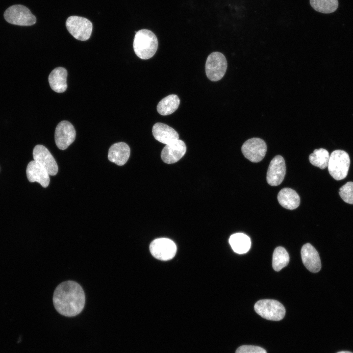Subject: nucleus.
<instances>
[{
	"mask_svg": "<svg viewBox=\"0 0 353 353\" xmlns=\"http://www.w3.org/2000/svg\"><path fill=\"white\" fill-rule=\"evenodd\" d=\"M53 303L57 311L67 317H74L83 310L85 303L84 292L77 282L68 280L59 284L53 296Z\"/></svg>",
	"mask_w": 353,
	"mask_h": 353,
	"instance_id": "nucleus-1",
	"label": "nucleus"
},
{
	"mask_svg": "<svg viewBox=\"0 0 353 353\" xmlns=\"http://www.w3.org/2000/svg\"><path fill=\"white\" fill-rule=\"evenodd\" d=\"M133 47L135 53L139 58L150 59L154 55L157 50V37L151 30L141 29L136 32Z\"/></svg>",
	"mask_w": 353,
	"mask_h": 353,
	"instance_id": "nucleus-2",
	"label": "nucleus"
},
{
	"mask_svg": "<svg viewBox=\"0 0 353 353\" xmlns=\"http://www.w3.org/2000/svg\"><path fill=\"white\" fill-rule=\"evenodd\" d=\"M350 165V159L348 153L341 150H335L329 156L328 170L334 179L340 180L347 176Z\"/></svg>",
	"mask_w": 353,
	"mask_h": 353,
	"instance_id": "nucleus-3",
	"label": "nucleus"
},
{
	"mask_svg": "<svg viewBox=\"0 0 353 353\" xmlns=\"http://www.w3.org/2000/svg\"><path fill=\"white\" fill-rule=\"evenodd\" d=\"M254 308L258 315L267 320L279 321L284 318L285 314L284 306L275 300H259L255 303Z\"/></svg>",
	"mask_w": 353,
	"mask_h": 353,
	"instance_id": "nucleus-4",
	"label": "nucleus"
},
{
	"mask_svg": "<svg viewBox=\"0 0 353 353\" xmlns=\"http://www.w3.org/2000/svg\"><path fill=\"white\" fill-rule=\"evenodd\" d=\"M4 18L8 23L20 26H30L36 22L35 16L30 10L21 4L8 8L4 13Z\"/></svg>",
	"mask_w": 353,
	"mask_h": 353,
	"instance_id": "nucleus-5",
	"label": "nucleus"
},
{
	"mask_svg": "<svg viewBox=\"0 0 353 353\" xmlns=\"http://www.w3.org/2000/svg\"><path fill=\"white\" fill-rule=\"evenodd\" d=\"M227 69V59L223 53L215 51L208 55L205 63V73L209 80H220L224 76Z\"/></svg>",
	"mask_w": 353,
	"mask_h": 353,
	"instance_id": "nucleus-6",
	"label": "nucleus"
},
{
	"mask_svg": "<svg viewBox=\"0 0 353 353\" xmlns=\"http://www.w3.org/2000/svg\"><path fill=\"white\" fill-rule=\"evenodd\" d=\"M66 26L69 33L76 39L87 40L91 36L93 25L88 19L77 16L69 17L66 20Z\"/></svg>",
	"mask_w": 353,
	"mask_h": 353,
	"instance_id": "nucleus-7",
	"label": "nucleus"
},
{
	"mask_svg": "<svg viewBox=\"0 0 353 353\" xmlns=\"http://www.w3.org/2000/svg\"><path fill=\"white\" fill-rule=\"evenodd\" d=\"M150 250L152 255L156 259L167 261L175 256L176 252V246L172 240L166 238H160L151 242Z\"/></svg>",
	"mask_w": 353,
	"mask_h": 353,
	"instance_id": "nucleus-8",
	"label": "nucleus"
},
{
	"mask_svg": "<svg viewBox=\"0 0 353 353\" xmlns=\"http://www.w3.org/2000/svg\"><path fill=\"white\" fill-rule=\"evenodd\" d=\"M242 152L244 156L252 162H258L264 157L267 146L264 140L252 138L247 140L242 145Z\"/></svg>",
	"mask_w": 353,
	"mask_h": 353,
	"instance_id": "nucleus-9",
	"label": "nucleus"
},
{
	"mask_svg": "<svg viewBox=\"0 0 353 353\" xmlns=\"http://www.w3.org/2000/svg\"><path fill=\"white\" fill-rule=\"evenodd\" d=\"M76 130L73 125L67 121L60 122L56 126L54 139L57 147L60 150L66 149L75 140Z\"/></svg>",
	"mask_w": 353,
	"mask_h": 353,
	"instance_id": "nucleus-10",
	"label": "nucleus"
},
{
	"mask_svg": "<svg viewBox=\"0 0 353 353\" xmlns=\"http://www.w3.org/2000/svg\"><path fill=\"white\" fill-rule=\"evenodd\" d=\"M34 160L44 167L49 175L55 176L58 170L57 164L50 151L44 146L36 145L33 151Z\"/></svg>",
	"mask_w": 353,
	"mask_h": 353,
	"instance_id": "nucleus-11",
	"label": "nucleus"
},
{
	"mask_svg": "<svg viewBox=\"0 0 353 353\" xmlns=\"http://www.w3.org/2000/svg\"><path fill=\"white\" fill-rule=\"evenodd\" d=\"M286 173V165L284 158L277 155L271 161L267 173V181L271 186L279 185L283 181Z\"/></svg>",
	"mask_w": 353,
	"mask_h": 353,
	"instance_id": "nucleus-12",
	"label": "nucleus"
},
{
	"mask_svg": "<svg viewBox=\"0 0 353 353\" xmlns=\"http://www.w3.org/2000/svg\"><path fill=\"white\" fill-rule=\"evenodd\" d=\"M186 151V146L185 143L178 139L166 145L161 151V157L166 163H174L184 156Z\"/></svg>",
	"mask_w": 353,
	"mask_h": 353,
	"instance_id": "nucleus-13",
	"label": "nucleus"
},
{
	"mask_svg": "<svg viewBox=\"0 0 353 353\" xmlns=\"http://www.w3.org/2000/svg\"><path fill=\"white\" fill-rule=\"evenodd\" d=\"M301 256L304 265L310 272L317 273L321 270V262L319 255L310 244L306 243L303 246Z\"/></svg>",
	"mask_w": 353,
	"mask_h": 353,
	"instance_id": "nucleus-14",
	"label": "nucleus"
},
{
	"mask_svg": "<svg viewBox=\"0 0 353 353\" xmlns=\"http://www.w3.org/2000/svg\"><path fill=\"white\" fill-rule=\"evenodd\" d=\"M26 176L30 182H37L44 188L50 183V177L47 170L34 160L30 161L26 168Z\"/></svg>",
	"mask_w": 353,
	"mask_h": 353,
	"instance_id": "nucleus-15",
	"label": "nucleus"
},
{
	"mask_svg": "<svg viewBox=\"0 0 353 353\" xmlns=\"http://www.w3.org/2000/svg\"><path fill=\"white\" fill-rule=\"evenodd\" d=\"M152 134L158 141L165 145L179 138L178 133L172 127L163 123H157L152 127Z\"/></svg>",
	"mask_w": 353,
	"mask_h": 353,
	"instance_id": "nucleus-16",
	"label": "nucleus"
},
{
	"mask_svg": "<svg viewBox=\"0 0 353 353\" xmlns=\"http://www.w3.org/2000/svg\"><path fill=\"white\" fill-rule=\"evenodd\" d=\"M129 146L124 142L113 144L109 148L108 153L109 160L119 166L126 164L130 156Z\"/></svg>",
	"mask_w": 353,
	"mask_h": 353,
	"instance_id": "nucleus-17",
	"label": "nucleus"
},
{
	"mask_svg": "<svg viewBox=\"0 0 353 353\" xmlns=\"http://www.w3.org/2000/svg\"><path fill=\"white\" fill-rule=\"evenodd\" d=\"M67 71L63 67L53 69L49 76V82L51 88L55 92L61 93L67 88Z\"/></svg>",
	"mask_w": 353,
	"mask_h": 353,
	"instance_id": "nucleus-18",
	"label": "nucleus"
},
{
	"mask_svg": "<svg viewBox=\"0 0 353 353\" xmlns=\"http://www.w3.org/2000/svg\"><path fill=\"white\" fill-rule=\"evenodd\" d=\"M277 200L284 208L293 210L297 208L300 203V198L297 193L289 188L281 189L278 194Z\"/></svg>",
	"mask_w": 353,
	"mask_h": 353,
	"instance_id": "nucleus-19",
	"label": "nucleus"
},
{
	"mask_svg": "<svg viewBox=\"0 0 353 353\" xmlns=\"http://www.w3.org/2000/svg\"><path fill=\"white\" fill-rule=\"evenodd\" d=\"M229 243L234 252L239 254L246 253L251 248L250 237L243 233H237L231 235Z\"/></svg>",
	"mask_w": 353,
	"mask_h": 353,
	"instance_id": "nucleus-20",
	"label": "nucleus"
},
{
	"mask_svg": "<svg viewBox=\"0 0 353 353\" xmlns=\"http://www.w3.org/2000/svg\"><path fill=\"white\" fill-rule=\"evenodd\" d=\"M180 103L178 97L171 94L162 99L157 105V111L161 115L166 116L174 113L178 108Z\"/></svg>",
	"mask_w": 353,
	"mask_h": 353,
	"instance_id": "nucleus-21",
	"label": "nucleus"
},
{
	"mask_svg": "<svg viewBox=\"0 0 353 353\" xmlns=\"http://www.w3.org/2000/svg\"><path fill=\"white\" fill-rule=\"evenodd\" d=\"M289 262V256L286 250L282 247L276 248L273 254L272 266L274 270L279 271L287 266Z\"/></svg>",
	"mask_w": 353,
	"mask_h": 353,
	"instance_id": "nucleus-22",
	"label": "nucleus"
},
{
	"mask_svg": "<svg viewBox=\"0 0 353 353\" xmlns=\"http://www.w3.org/2000/svg\"><path fill=\"white\" fill-rule=\"evenodd\" d=\"M329 159V154L328 151L323 148L315 150L309 156L311 164L321 169L328 167Z\"/></svg>",
	"mask_w": 353,
	"mask_h": 353,
	"instance_id": "nucleus-23",
	"label": "nucleus"
},
{
	"mask_svg": "<svg viewBox=\"0 0 353 353\" xmlns=\"http://www.w3.org/2000/svg\"><path fill=\"white\" fill-rule=\"evenodd\" d=\"M309 1L315 10L325 14L334 12L338 6V0H310Z\"/></svg>",
	"mask_w": 353,
	"mask_h": 353,
	"instance_id": "nucleus-24",
	"label": "nucleus"
},
{
	"mask_svg": "<svg viewBox=\"0 0 353 353\" xmlns=\"http://www.w3.org/2000/svg\"><path fill=\"white\" fill-rule=\"evenodd\" d=\"M339 194L345 202L353 204V182L349 181L343 185L339 189Z\"/></svg>",
	"mask_w": 353,
	"mask_h": 353,
	"instance_id": "nucleus-25",
	"label": "nucleus"
},
{
	"mask_svg": "<svg viewBox=\"0 0 353 353\" xmlns=\"http://www.w3.org/2000/svg\"><path fill=\"white\" fill-rule=\"evenodd\" d=\"M235 353H267V352L260 347L243 345L236 350Z\"/></svg>",
	"mask_w": 353,
	"mask_h": 353,
	"instance_id": "nucleus-26",
	"label": "nucleus"
},
{
	"mask_svg": "<svg viewBox=\"0 0 353 353\" xmlns=\"http://www.w3.org/2000/svg\"><path fill=\"white\" fill-rule=\"evenodd\" d=\"M337 353H352L351 352H349V351H341V352H339Z\"/></svg>",
	"mask_w": 353,
	"mask_h": 353,
	"instance_id": "nucleus-27",
	"label": "nucleus"
}]
</instances>
